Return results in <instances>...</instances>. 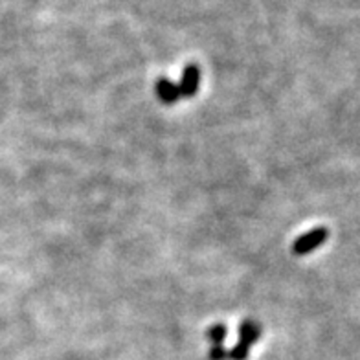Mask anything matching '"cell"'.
<instances>
[{
    "label": "cell",
    "mask_w": 360,
    "mask_h": 360,
    "mask_svg": "<svg viewBox=\"0 0 360 360\" xmlns=\"http://www.w3.org/2000/svg\"><path fill=\"white\" fill-rule=\"evenodd\" d=\"M248 351H250V347H248L247 344H243V342H237V344L232 347V349H228V359H232V360H247Z\"/></svg>",
    "instance_id": "8992f818"
},
{
    "label": "cell",
    "mask_w": 360,
    "mask_h": 360,
    "mask_svg": "<svg viewBox=\"0 0 360 360\" xmlns=\"http://www.w3.org/2000/svg\"><path fill=\"white\" fill-rule=\"evenodd\" d=\"M200 83V68L197 65H188L182 72V79L179 83V90L182 98H191L197 94Z\"/></svg>",
    "instance_id": "7a4b0ae2"
},
{
    "label": "cell",
    "mask_w": 360,
    "mask_h": 360,
    "mask_svg": "<svg viewBox=\"0 0 360 360\" xmlns=\"http://www.w3.org/2000/svg\"><path fill=\"white\" fill-rule=\"evenodd\" d=\"M210 360H226L228 359V349H224L223 344H217L210 349Z\"/></svg>",
    "instance_id": "52a82bcc"
},
{
    "label": "cell",
    "mask_w": 360,
    "mask_h": 360,
    "mask_svg": "<svg viewBox=\"0 0 360 360\" xmlns=\"http://www.w3.org/2000/svg\"><path fill=\"white\" fill-rule=\"evenodd\" d=\"M157 96L158 100L166 105L176 103V101L182 98V96H180L179 85L173 83L171 79H167V77H160V79L157 81Z\"/></svg>",
    "instance_id": "3957f363"
},
{
    "label": "cell",
    "mask_w": 360,
    "mask_h": 360,
    "mask_svg": "<svg viewBox=\"0 0 360 360\" xmlns=\"http://www.w3.org/2000/svg\"><path fill=\"white\" fill-rule=\"evenodd\" d=\"M206 337L214 342V346H217V344H223L224 337H226V327H224L223 323H215V326L210 327L208 333H206Z\"/></svg>",
    "instance_id": "5b68a950"
},
{
    "label": "cell",
    "mask_w": 360,
    "mask_h": 360,
    "mask_svg": "<svg viewBox=\"0 0 360 360\" xmlns=\"http://www.w3.org/2000/svg\"><path fill=\"white\" fill-rule=\"evenodd\" d=\"M327 239V230L326 228H316L313 232H307L305 236H302L300 239H296L292 245V252L298 254V256H304V254H309L311 250L322 245Z\"/></svg>",
    "instance_id": "6da1fadb"
},
{
    "label": "cell",
    "mask_w": 360,
    "mask_h": 360,
    "mask_svg": "<svg viewBox=\"0 0 360 360\" xmlns=\"http://www.w3.org/2000/svg\"><path fill=\"white\" fill-rule=\"evenodd\" d=\"M239 335H241V340L239 342H243V344H247V346L250 347L252 344H256L261 337L259 323L254 322V320H245V322L241 323V327H239Z\"/></svg>",
    "instance_id": "277c9868"
}]
</instances>
